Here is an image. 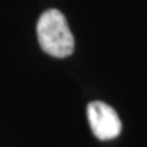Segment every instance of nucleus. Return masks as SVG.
Returning <instances> with one entry per match:
<instances>
[{"mask_svg": "<svg viewBox=\"0 0 147 147\" xmlns=\"http://www.w3.org/2000/svg\"><path fill=\"white\" fill-rule=\"evenodd\" d=\"M37 36L42 51L53 57H67L74 52V36L65 16L59 10L51 8L40 16Z\"/></svg>", "mask_w": 147, "mask_h": 147, "instance_id": "f257e3e1", "label": "nucleus"}, {"mask_svg": "<svg viewBox=\"0 0 147 147\" xmlns=\"http://www.w3.org/2000/svg\"><path fill=\"white\" fill-rule=\"evenodd\" d=\"M87 119L93 134L100 140H112L120 135L121 121L119 115L105 102H90L87 106Z\"/></svg>", "mask_w": 147, "mask_h": 147, "instance_id": "f03ea898", "label": "nucleus"}]
</instances>
